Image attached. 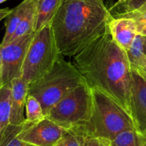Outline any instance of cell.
I'll return each mask as SVG.
<instances>
[{"mask_svg":"<svg viewBox=\"0 0 146 146\" xmlns=\"http://www.w3.org/2000/svg\"><path fill=\"white\" fill-rule=\"evenodd\" d=\"M11 115V84L0 90V133L9 125Z\"/></svg>","mask_w":146,"mask_h":146,"instance_id":"e0dca14e","label":"cell"},{"mask_svg":"<svg viewBox=\"0 0 146 146\" xmlns=\"http://www.w3.org/2000/svg\"><path fill=\"white\" fill-rule=\"evenodd\" d=\"M35 123H29L25 120L19 125L9 124L0 133V146H25L27 143L21 139V134Z\"/></svg>","mask_w":146,"mask_h":146,"instance_id":"5bb4252c","label":"cell"},{"mask_svg":"<svg viewBox=\"0 0 146 146\" xmlns=\"http://www.w3.org/2000/svg\"><path fill=\"white\" fill-rule=\"evenodd\" d=\"M109 145V141L101 140L97 137H90L88 139L85 146H108Z\"/></svg>","mask_w":146,"mask_h":146,"instance_id":"603a6c76","label":"cell"},{"mask_svg":"<svg viewBox=\"0 0 146 146\" xmlns=\"http://www.w3.org/2000/svg\"><path fill=\"white\" fill-rule=\"evenodd\" d=\"M11 84V115L9 124L19 125L25 122V105L29 84L22 78L14 79Z\"/></svg>","mask_w":146,"mask_h":146,"instance_id":"8fae6325","label":"cell"},{"mask_svg":"<svg viewBox=\"0 0 146 146\" xmlns=\"http://www.w3.org/2000/svg\"><path fill=\"white\" fill-rule=\"evenodd\" d=\"M92 89L84 82L54 105L46 117L69 130L86 124L92 115Z\"/></svg>","mask_w":146,"mask_h":146,"instance_id":"8992f818","label":"cell"},{"mask_svg":"<svg viewBox=\"0 0 146 146\" xmlns=\"http://www.w3.org/2000/svg\"><path fill=\"white\" fill-rule=\"evenodd\" d=\"M143 8H146V5H144V6H143L142 8H140V9H143Z\"/></svg>","mask_w":146,"mask_h":146,"instance_id":"e575fe53","label":"cell"},{"mask_svg":"<svg viewBox=\"0 0 146 146\" xmlns=\"http://www.w3.org/2000/svg\"><path fill=\"white\" fill-rule=\"evenodd\" d=\"M137 71L138 72L141 73V74H144V75H146V65L145 66V67H143V68L140 69V70H137Z\"/></svg>","mask_w":146,"mask_h":146,"instance_id":"83f0119b","label":"cell"},{"mask_svg":"<svg viewBox=\"0 0 146 146\" xmlns=\"http://www.w3.org/2000/svg\"><path fill=\"white\" fill-rule=\"evenodd\" d=\"M109 146H143V137L135 129H128L109 141Z\"/></svg>","mask_w":146,"mask_h":146,"instance_id":"d6986e66","label":"cell"},{"mask_svg":"<svg viewBox=\"0 0 146 146\" xmlns=\"http://www.w3.org/2000/svg\"><path fill=\"white\" fill-rule=\"evenodd\" d=\"M2 53H1V49H0V68H2Z\"/></svg>","mask_w":146,"mask_h":146,"instance_id":"f546056e","label":"cell"},{"mask_svg":"<svg viewBox=\"0 0 146 146\" xmlns=\"http://www.w3.org/2000/svg\"><path fill=\"white\" fill-rule=\"evenodd\" d=\"M73 57L85 83L106 94L130 116L132 69L108 28Z\"/></svg>","mask_w":146,"mask_h":146,"instance_id":"6da1fadb","label":"cell"},{"mask_svg":"<svg viewBox=\"0 0 146 146\" xmlns=\"http://www.w3.org/2000/svg\"><path fill=\"white\" fill-rule=\"evenodd\" d=\"M128 1H130V0H117V2H116L115 3L112 7L118 6V5H122V4H123V3H125V2H128Z\"/></svg>","mask_w":146,"mask_h":146,"instance_id":"484cf974","label":"cell"},{"mask_svg":"<svg viewBox=\"0 0 146 146\" xmlns=\"http://www.w3.org/2000/svg\"><path fill=\"white\" fill-rule=\"evenodd\" d=\"M139 73H140V72H139ZM140 75H142V76L143 77V78H144V79L145 80H146V75H144V74H141V73H140Z\"/></svg>","mask_w":146,"mask_h":146,"instance_id":"d6a6232c","label":"cell"},{"mask_svg":"<svg viewBox=\"0 0 146 146\" xmlns=\"http://www.w3.org/2000/svg\"><path fill=\"white\" fill-rule=\"evenodd\" d=\"M139 33L141 35H143V36H146V25H145V26L142 27L140 28V30H139Z\"/></svg>","mask_w":146,"mask_h":146,"instance_id":"d4e9b609","label":"cell"},{"mask_svg":"<svg viewBox=\"0 0 146 146\" xmlns=\"http://www.w3.org/2000/svg\"><path fill=\"white\" fill-rule=\"evenodd\" d=\"M34 1L35 0H23L17 6L12 9L11 12L6 17L5 34L0 45L5 46L9 42L17 28L18 27L23 18L25 17L29 7Z\"/></svg>","mask_w":146,"mask_h":146,"instance_id":"4fadbf2b","label":"cell"},{"mask_svg":"<svg viewBox=\"0 0 146 146\" xmlns=\"http://www.w3.org/2000/svg\"><path fill=\"white\" fill-rule=\"evenodd\" d=\"M35 32L10 42L5 46L0 45L2 57V74L4 85L22 76V67L26 54Z\"/></svg>","mask_w":146,"mask_h":146,"instance_id":"52a82bcc","label":"cell"},{"mask_svg":"<svg viewBox=\"0 0 146 146\" xmlns=\"http://www.w3.org/2000/svg\"><path fill=\"white\" fill-rule=\"evenodd\" d=\"M62 54L51 24L35 32L26 54L21 78L28 84L44 76Z\"/></svg>","mask_w":146,"mask_h":146,"instance_id":"5b68a950","label":"cell"},{"mask_svg":"<svg viewBox=\"0 0 146 146\" xmlns=\"http://www.w3.org/2000/svg\"><path fill=\"white\" fill-rule=\"evenodd\" d=\"M84 82L74 63L61 55L44 76L29 84L28 95L38 100L46 116L54 105Z\"/></svg>","mask_w":146,"mask_h":146,"instance_id":"3957f363","label":"cell"},{"mask_svg":"<svg viewBox=\"0 0 146 146\" xmlns=\"http://www.w3.org/2000/svg\"><path fill=\"white\" fill-rule=\"evenodd\" d=\"M143 37H144V44H143V47H144L145 54H146V36H143Z\"/></svg>","mask_w":146,"mask_h":146,"instance_id":"f1b7e54d","label":"cell"},{"mask_svg":"<svg viewBox=\"0 0 146 146\" xmlns=\"http://www.w3.org/2000/svg\"><path fill=\"white\" fill-rule=\"evenodd\" d=\"M25 118L29 123H38L46 117L41 103L34 96L27 95L25 105Z\"/></svg>","mask_w":146,"mask_h":146,"instance_id":"ffe728a7","label":"cell"},{"mask_svg":"<svg viewBox=\"0 0 146 146\" xmlns=\"http://www.w3.org/2000/svg\"><path fill=\"white\" fill-rule=\"evenodd\" d=\"M108 146H109V145H108Z\"/></svg>","mask_w":146,"mask_h":146,"instance_id":"d590c367","label":"cell"},{"mask_svg":"<svg viewBox=\"0 0 146 146\" xmlns=\"http://www.w3.org/2000/svg\"><path fill=\"white\" fill-rule=\"evenodd\" d=\"M35 5H36V1L35 0L29 7L25 17L23 18L18 27L17 28L16 31H15L13 36H12L9 42L35 32Z\"/></svg>","mask_w":146,"mask_h":146,"instance_id":"ac0fdd59","label":"cell"},{"mask_svg":"<svg viewBox=\"0 0 146 146\" xmlns=\"http://www.w3.org/2000/svg\"><path fill=\"white\" fill-rule=\"evenodd\" d=\"M130 116L135 129L146 138V80L140 73L132 69Z\"/></svg>","mask_w":146,"mask_h":146,"instance_id":"ba28073f","label":"cell"},{"mask_svg":"<svg viewBox=\"0 0 146 146\" xmlns=\"http://www.w3.org/2000/svg\"><path fill=\"white\" fill-rule=\"evenodd\" d=\"M65 129L45 117L25 130L20 137L25 143L37 146H54L62 137Z\"/></svg>","mask_w":146,"mask_h":146,"instance_id":"9c48e42d","label":"cell"},{"mask_svg":"<svg viewBox=\"0 0 146 146\" xmlns=\"http://www.w3.org/2000/svg\"><path fill=\"white\" fill-rule=\"evenodd\" d=\"M143 44L144 37L143 35L138 34L131 46L125 51L131 69L140 70L146 65V54H145Z\"/></svg>","mask_w":146,"mask_h":146,"instance_id":"9a60e30c","label":"cell"},{"mask_svg":"<svg viewBox=\"0 0 146 146\" xmlns=\"http://www.w3.org/2000/svg\"><path fill=\"white\" fill-rule=\"evenodd\" d=\"M7 1H8V0H0V4L4 3V2H7Z\"/></svg>","mask_w":146,"mask_h":146,"instance_id":"836d02e7","label":"cell"},{"mask_svg":"<svg viewBox=\"0 0 146 146\" xmlns=\"http://www.w3.org/2000/svg\"><path fill=\"white\" fill-rule=\"evenodd\" d=\"M143 146H146V138L144 137H143Z\"/></svg>","mask_w":146,"mask_h":146,"instance_id":"4dcf8cb0","label":"cell"},{"mask_svg":"<svg viewBox=\"0 0 146 146\" xmlns=\"http://www.w3.org/2000/svg\"><path fill=\"white\" fill-rule=\"evenodd\" d=\"M112 17L103 0H62L51 23L59 52L74 57L104 33Z\"/></svg>","mask_w":146,"mask_h":146,"instance_id":"7a4b0ae2","label":"cell"},{"mask_svg":"<svg viewBox=\"0 0 146 146\" xmlns=\"http://www.w3.org/2000/svg\"><path fill=\"white\" fill-rule=\"evenodd\" d=\"M12 11V9L9 8H5V9H0V21L6 18Z\"/></svg>","mask_w":146,"mask_h":146,"instance_id":"cb8c5ba5","label":"cell"},{"mask_svg":"<svg viewBox=\"0 0 146 146\" xmlns=\"http://www.w3.org/2000/svg\"><path fill=\"white\" fill-rule=\"evenodd\" d=\"M35 32L50 25L54 19L62 0H35Z\"/></svg>","mask_w":146,"mask_h":146,"instance_id":"7c38bea8","label":"cell"},{"mask_svg":"<svg viewBox=\"0 0 146 146\" xmlns=\"http://www.w3.org/2000/svg\"><path fill=\"white\" fill-rule=\"evenodd\" d=\"M4 82L2 80V68H0V90L3 87Z\"/></svg>","mask_w":146,"mask_h":146,"instance_id":"4316f807","label":"cell"},{"mask_svg":"<svg viewBox=\"0 0 146 146\" xmlns=\"http://www.w3.org/2000/svg\"><path fill=\"white\" fill-rule=\"evenodd\" d=\"M146 5V0H130L128 2L109 9L113 17H119L126 14L138 10Z\"/></svg>","mask_w":146,"mask_h":146,"instance_id":"44dd1931","label":"cell"},{"mask_svg":"<svg viewBox=\"0 0 146 146\" xmlns=\"http://www.w3.org/2000/svg\"><path fill=\"white\" fill-rule=\"evenodd\" d=\"M88 137L83 126L66 130L62 137L54 146H85Z\"/></svg>","mask_w":146,"mask_h":146,"instance_id":"2e32d148","label":"cell"},{"mask_svg":"<svg viewBox=\"0 0 146 146\" xmlns=\"http://www.w3.org/2000/svg\"><path fill=\"white\" fill-rule=\"evenodd\" d=\"M129 17L134 19L138 26L139 30L142 27L146 25V8L138 9V10L126 14V15L119 17Z\"/></svg>","mask_w":146,"mask_h":146,"instance_id":"7402d4cb","label":"cell"},{"mask_svg":"<svg viewBox=\"0 0 146 146\" xmlns=\"http://www.w3.org/2000/svg\"><path fill=\"white\" fill-rule=\"evenodd\" d=\"M108 29L113 40L125 51L128 50L139 34L135 21L125 17H112L108 24Z\"/></svg>","mask_w":146,"mask_h":146,"instance_id":"30bf717a","label":"cell"},{"mask_svg":"<svg viewBox=\"0 0 146 146\" xmlns=\"http://www.w3.org/2000/svg\"><path fill=\"white\" fill-rule=\"evenodd\" d=\"M25 146H37V145H32V144H29V143H27L26 145Z\"/></svg>","mask_w":146,"mask_h":146,"instance_id":"1f68e13d","label":"cell"},{"mask_svg":"<svg viewBox=\"0 0 146 146\" xmlns=\"http://www.w3.org/2000/svg\"><path fill=\"white\" fill-rule=\"evenodd\" d=\"M92 91V115L82 125L88 137L110 141L121 132L135 129L131 117L121 106L102 91L95 88Z\"/></svg>","mask_w":146,"mask_h":146,"instance_id":"277c9868","label":"cell"}]
</instances>
